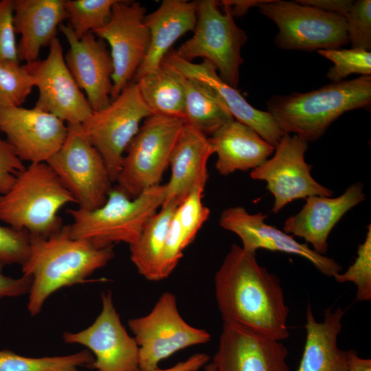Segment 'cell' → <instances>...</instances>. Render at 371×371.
<instances>
[{
  "label": "cell",
  "mask_w": 371,
  "mask_h": 371,
  "mask_svg": "<svg viewBox=\"0 0 371 371\" xmlns=\"http://www.w3.org/2000/svg\"><path fill=\"white\" fill-rule=\"evenodd\" d=\"M256 7L277 25L274 43L278 48L313 52L339 49L349 43L342 15L296 1L262 0Z\"/></svg>",
  "instance_id": "ba28073f"
},
{
  "label": "cell",
  "mask_w": 371,
  "mask_h": 371,
  "mask_svg": "<svg viewBox=\"0 0 371 371\" xmlns=\"http://www.w3.org/2000/svg\"><path fill=\"white\" fill-rule=\"evenodd\" d=\"M184 249L182 231L175 213L168 227L162 251L160 269L161 280L168 277L173 271Z\"/></svg>",
  "instance_id": "f35d334b"
},
{
  "label": "cell",
  "mask_w": 371,
  "mask_h": 371,
  "mask_svg": "<svg viewBox=\"0 0 371 371\" xmlns=\"http://www.w3.org/2000/svg\"><path fill=\"white\" fill-rule=\"evenodd\" d=\"M4 265L0 262V297H18L29 292L32 282L31 276L23 275L15 279L2 273Z\"/></svg>",
  "instance_id": "60d3db41"
},
{
  "label": "cell",
  "mask_w": 371,
  "mask_h": 371,
  "mask_svg": "<svg viewBox=\"0 0 371 371\" xmlns=\"http://www.w3.org/2000/svg\"><path fill=\"white\" fill-rule=\"evenodd\" d=\"M178 205L161 207L144 227L138 240L130 246L131 260L148 280H161V261L165 238Z\"/></svg>",
  "instance_id": "f1b7e54d"
},
{
  "label": "cell",
  "mask_w": 371,
  "mask_h": 371,
  "mask_svg": "<svg viewBox=\"0 0 371 371\" xmlns=\"http://www.w3.org/2000/svg\"><path fill=\"white\" fill-rule=\"evenodd\" d=\"M289 350L281 341L245 327L223 322L214 371H290Z\"/></svg>",
  "instance_id": "ac0fdd59"
},
{
  "label": "cell",
  "mask_w": 371,
  "mask_h": 371,
  "mask_svg": "<svg viewBox=\"0 0 371 371\" xmlns=\"http://www.w3.org/2000/svg\"><path fill=\"white\" fill-rule=\"evenodd\" d=\"M49 47L46 58L23 65L38 89L34 108L67 124H82L93 110L66 65L59 39L55 38Z\"/></svg>",
  "instance_id": "5bb4252c"
},
{
  "label": "cell",
  "mask_w": 371,
  "mask_h": 371,
  "mask_svg": "<svg viewBox=\"0 0 371 371\" xmlns=\"http://www.w3.org/2000/svg\"><path fill=\"white\" fill-rule=\"evenodd\" d=\"M370 104L371 76H361L305 93L273 96L267 106L284 133L310 142L319 139L344 113L368 109Z\"/></svg>",
  "instance_id": "3957f363"
},
{
  "label": "cell",
  "mask_w": 371,
  "mask_h": 371,
  "mask_svg": "<svg viewBox=\"0 0 371 371\" xmlns=\"http://www.w3.org/2000/svg\"><path fill=\"white\" fill-rule=\"evenodd\" d=\"M25 168L14 148L0 136V194L6 193Z\"/></svg>",
  "instance_id": "ab89813d"
},
{
  "label": "cell",
  "mask_w": 371,
  "mask_h": 371,
  "mask_svg": "<svg viewBox=\"0 0 371 371\" xmlns=\"http://www.w3.org/2000/svg\"><path fill=\"white\" fill-rule=\"evenodd\" d=\"M184 124L175 117H146L126 148L117 187L133 199L160 184Z\"/></svg>",
  "instance_id": "52a82bcc"
},
{
  "label": "cell",
  "mask_w": 371,
  "mask_h": 371,
  "mask_svg": "<svg viewBox=\"0 0 371 371\" xmlns=\"http://www.w3.org/2000/svg\"><path fill=\"white\" fill-rule=\"evenodd\" d=\"M267 215L262 212L251 214L242 206L229 207L220 215L219 225L236 234L241 240L242 247L255 253L258 249L294 254L311 262L322 274L333 277L342 267L333 258L315 252L305 243L277 227L268 225Z\"/></svg>",
  "instance_id": "e0dca14e"
},
{
  "label": "cell",
  "mask_w": 371,
  "mask_h": 371,
  "mask_svg": "<svg viewBox=\"0 0 371 371\" xmlns=\"http://www.w3.org/2000/svg\"><path fill=\"white\" fill-rule=\"evenodd\" d=\"M197 1L164 0L144 21L150 32L147 54L135 73L132 82L160 67L172 45L196 23Z\"/></svg>",
  "instance_id": "cb8c5ba5"
},
{
  "label": "cell",
  "mask_w": 371,
  "mask_h": 371,
  "mask_svg": "<svg viewBox=\"0 0 371 371\" xmlns=\"http://www.w3.org/2000/svg\"><path fill=\"white\" fill-rule=\"evenodd\" d=\"M345 311L341 307L325 309L317 322L309 304L306 311V341L297 371H348V350L338 346Z\"/></svg>",
  "instance_id": "d4e9b609"
},
{
  "label": "cell",
  "mask_w": 371,
  "mask_h": 371,
  "mask_svg": "<svg viewBox=\"0 0 371 371\" xmlns=\"http://www.w3.org/2000/svg\"><path fill=\"white\" fill-rule=\"evenodd\" d=\"M205 371H214L211 363H209L207 366H205Z\"/></svg>",
  "instance_id": "bcb514c9"
},
{
  "label": "cell",
  "mask_w": 371,
  "mask_h": 371,
  "mask_svg": "<svg viewBox=\"0 0 371 371\" xmlns=\"http://www.w3.org/2000/svg\"><path fill=\"white\" fill-rule=\"evenodd\" d=\"M76 203L47 162L30 164L0 194V221L32 236L47 237L63 226L60 209Z\"/></svg>",
  "instance_id": "5b68a950"
},
{
  "label": "cell",
  "mask_w": 371,
  "mask_h": 371,
  "mask_svg": "<svg viewBox=\"0 0 371 371\" xmlns=\"http://www.w3.org/2000/svg\"><path fill=\"white\" fill-rule=\"evenodd\" d=\"M365 200L361 182L351 184L337 197L308 196L301 210L285 221L283 231L303 238L315 252L324 255L333 228L345 214Z\"/></svg>",
  "instance_id": "44dd1931"
},
{
  "label": "cell",
  "mask_w": 371,
  "mask_h": 371,
  "mask_svg": "<svg viewBox=\"0 0 371 371\" xmlns=\"http://www.w3.org/2000/svg\"><path fill=\"white\" fill-rule=\"evenodd\" d=\"M141 96L153 114L185 118V93L182 75L161 64L136 82Z\"/></svg>",
  "instance_id": "4316f807"
},
{
  "label": "cell",
  "mask_w": 371,
  "mask_h": 371,
  "mask_svg": "<svg viewBox=\"0 0 371 371\" xmlns=\"http://www.w3.org/2000/svg\"><path fill=\"white\" fill-rule=\"evenodd\" d=\"M35 80L20 63H0V106H21Z\"/></svg>",
  "instance_id": "1f68e13d"
},
{
  "label": "cell",
  "mask_w": 371,
  "mask_h": 371,
  "mask_svg": "<svg viewBox=\"0 0 371 371\" xmlns=\"http://www.w3.org/2000/svg\"><path fill=\"white\" fill-rule=\"evenodd\" d=\"M261 1L262 0H225L221 1L219 4L227 6L230 9L234 16H240L247 13L251 7L256 6L257 4Z\"/></svg>",
  "instance_id": "ee69618b"
},
{
  "label": "cell",
  "mask_w": 371,
  "mask_h": 371,
  "mask_svg": "<svg viewBox=\"0 0 371 371\" xmlns=\"http://www.w3.org/2000/svg\"><path fill=\"white\" fill-rule=\"evenodd\" d=\"M128 324L139 346L140 371H153L174 353L211 339L207 331L190 326L182 318L176 297L169 291L160 296L148 315L130 319Z\"/></svg>",
  "instance_id": "8fae6325"
},
{
  "label": "cell",
  "mask_w": 371,
  "mask_h": 371,
  "mask_svg": "<svg viewBox=\"0 0 371 371\" xmlns=\"http://www.w3.org/2000/svg\"><path fill=\"white\" fill-rule=\"evenodd\" d=\"M0 131L21 161L47 162L61 147L67 124L36 108L0 106Z\"/></svg>",
  "instance_id": "2e32d148"
},
{
  "label": "cell",
  "mask_w": 371,
  "mask_h": 371,
  "mask_svg": "<svg viewBox=\"0 0 371 371\" xmlns=\"http://www.w3.org/2000/svg\"><path fill=\"white\" fill-rule=\"evenodd\" d=\"M152 115L137 83L131 82L107 106L93 111L81 124L85 135L102 156L113 183L117 181L124 153L141 122Z\"/></svg>",
  "instance_id": "9c48e42d"
},
{
  "label": "cell",
  "mask_w": 371,
  "mask_h": 371,
  "mask_svg": "<svg viewBox=\"0 0 371 371\" xmlns=\"http://www.w3.org/2000/svg\"><path fill=\"white\" fill-rule=\"evenodd\" d=\"M94 357L88 350L62 357L32 358L11 350H0V371H80L79 366L91 367Z\"/></svg>",
  "instance_id": "f546056e"
},
{
  "label": "cell",
  "mask_w": 371,
  "mask_h": 371,
  "mask_svg": "<svg viewBox=\"0 0 371 371\" xmlns=\"http://www.w3.org/2000/svg\"><path fill=\"white\" fill-rule=\"evenodd\" d=\"M69 48L65 56L66 65L93 110L97 111L111 102L113 65L106 42L89 32L78 38L71 26L61 24Z\"/></svg>",
  "instance_id": "d6986e66"
},
{
  "label": "cell",
  "mask_w": 371,
  "mask_h": 371,
  "mask_svg": "<svg viewBox=\"0 0 371 371\" xmlns=\"http://www.w3.org/2000/svg\"><path fill=\"white\" fill-rule=\"evenodd\" d=\"M217 155L218 172L227 176L252 170L265 163L275 148L251 128L234 120L209 137Z\"/></svg>",
  "instance_id": "484cf974"
},
{
  "label": "cell",
  "mask_w": 371,
  "mask_h": 371,
  "mask_svg": "<svg viewBox=\"0 0 371 371\" xmlns=\"http://www.w3.org/2000/svg\"><path fill=\"white\" fill-rule=\"evenodd\" d=\"M67 124L64 143L47 163L78 208L92 210L106 202L113 182L102 156L85 135L81 124Z\"/></svg>",
  "instance_id": "30bf717a"
},
{
  "label": "cell",
  "mask_w": 371,
  "mask_h": 371,
  "mask_svg": "<svg viewBox=\"0 0 371 371\" xmlns=\"http://www.w3.org/2000/svg\"><path fill=\"white\" fill-rule=\"evenodd\" d=\"M348 371H371V359L361 357L355 350H348Z\"/></svg>",
  "instance_id": "f6af8a7d"
},
{
  "label": "cell",
  "mask_w": 371,
  "mask_h": 371,
  "mask_svg": "<svg viewBox=\"0 0 371 371\" xmlns=\"http://www.w3.org/2000/svg\"><path fill=\"white\" fill-rule=\"evenodd\" d=\"M30 237V256L21 267L23 275L32 278L27 304L32 315L40 313L51 294L87 282L114 256L113 247L98 248L87 240L71 238L68 225L47 237Z\"/></svg>",
  "instance_id": "7a4b0ae2"
},
{
  "label": "cell",
  "mask_w": 371,
  "mask_h": 371,
  "mask_svg": "<svg viewBox=\"0 0 371 371\" xmlns=\"http://www.w3.org/2000/svg\"><path fill=\"white\" fill-rule=\"evenodd\" d=\"M161 64L175 69L185 77L195 78L208 85L235 120L254 129L274 148L286 134L270 113L252 106L237 89L223 81L210 61L203 60L199 64L192 63L179 57L175 51L170 50Z\"/></svg>",
  "instance_id": "ffe728a7"
},
{
  "label": "cell",
  "mask_w": 371,
  "mask_h": 371,
  "mask_svg": "<svg viewBox=\"0 0 371 371\" xmlns=\"http://www.w3.org/2000/svg\"><path fill=\"white\" fill-rule=\"evenodd\" d=\"M218 5L214 0L197 1L193 36L175 52L189 62L199 57L210 61L218 70L221 80L237 89L243 63L241 48L248 37L236 24L230 9L223 5L222 12Z\"/></svg>",
  "instance_id": "8992f818"
},
{
  "label": "cell",
  "mask_w": 371,
  "mask_h": 371,
  "mask_svg": "<svg viewBox=\"0 0 371 371\" xmlns=\"http://www.w3.org/2000/svg\"><path fill=\"white\" fill-rule=\"evenodd\" d=\"M345 18L348 42H350L352 48L370 52L371 1H354Z\"/></svg>",
  "instance_id": "d590c367"
},
{
  "label": "cell",
  "mask_w": 371,
  "mask_h": 371,
  "mask_svg": "<svg viewBox=\"0 0 371 371\" xmlns=\"http://www.w3.org/2000/svg\"><path fill=\"white\" fill-rule=\"evenodd\" d=\"M210 357L205 353H197L190 356L183 361H179L175 366L166 368H157L153 371H197L206 365Z\"/></svg>",
  "instance_id": "7bdbcfd3"
},
{
  "label": "cell",
  "mask_w": 371,
  "mask_h": 371,
  "mask_svg": "<svg viewBox=\"0 0 371 371\" xmlns=\"http://www.w3.org/2000/svg\"><path fill=\"white\" fill-rule=\"evenodd\" d=\"M30 240L27 231L0 225V262L22 266L30 256Z\"/></svg>",
  "instance_id": "8d00e7d4"
},
{
  "label": "cell",
  "mask_w": 371,
  "mask_h": 371,
  "mask_svg": "<svg viewBox=\"0 0 371 371\" xmlns=\"http://www.w3.org/2000/svg\"><path fill=\"white\" fill-rule=\"evenodd\" d=\"M182 80L186 124L209 137L234 120L221 98L208 85L183 75Z\"/></svg>",
  "instance_id": "83f0119b"
},
{
  "label": "cell",
  "mask_w": 371,
  "mask_h": 371,
  "mask_svg": "<svg viewBox=\"0 0 371 371\" xmlns=\"http://www.w3.org/2000/svg\"><path fill=\"white\" fill-rule=\"evenodd\" d=\"M297 3L346 17L354 1L351 0H299Z\"/></svg>",
  "instance_id": "b9f144b4"
},
{
  "label": "cell",
  "mask_w": 371,
  "mask_h": 371,
  "mask_svg": "<svg viewBox=\"0 0 371 371\" xmlns=\"http://www.w3.org/2000/svg\"><path fill=\"white\" fill-rule=\"evenodd\" d=\"M101 299L102 310L94 322L78 333H65L64 341L84 345L93 352L91 368L96 371H140L139 346L123 326L111 292L102 293Z\"/></svg>",
  "instance_id": "9a60e30c"
},
{
  "label": "cell",
  "mask_w": 371,
  "mask_h": 371,
  "mask_svg": "<svg viewBox=\"0 0 371 371\" xmlns=\"http://www.w3.org/2000/svg\"><path fill=\"white\" fill-rule=\"evenodd\" d=\"M333 278L339 283L352 282L357 287L356 300H371V225L369 224L364 242L358 245L357 257L345 272Z\"/></svg>",
  "instance_id": "836d02e7"
},
{
  "label": "cell",
  "mask_w": 371,
  "mask_h": 371,
  "mask_svg": "<svg viewBox=\"0 0 371 371\" xmlns=\"http://www.w3.org/2000/svg\"><path fill=\"white\" fill-rule=\"evenodd\" d=\"M13 0H0V63H20L13 23Z\"/></svg>",
  "instance_id": "74e56055"
},
{
  "label": "cell",
  "mask_w": 371,
  "mask_h": 371,
  "mask_svg": "<svg viewBox=\"0 0 371 371\" xmlns=\"http://www.w3.org/2000/svg\"><path fill=\"white\" fill-rule=\"evenodd\" d=\"M308 147V142L298 136L286 133L275 148L273 155L251 170V179L266 181L267 189L274 198L273 213H278L295 199L333 195L332 190L311 176L312 166L304 158Z\"/></svg>",
  "instance_id": "4fadbf2b"
},
{
  "label": "cell",
  "mask_w": 371,
  "mask_h": 371,
  "mask_svg": "<svg viewBox=\"0 0 371 371\" xmlns=\"http://www.w3.org/2000/svg\"><path fill=\"white\" fill-rule=\"evenodd\" d=\"M205 186H196L180 203L175 212L183 234L184 249L194 240L198 232L210 216L209 208L202 202Z\"/></svg>",
  "instance_id": "e575fe53"
},
{
  "label": "cell",
  "mask_w": 371,
  "mask_h": 371,
  "mask_svg": "<svg viewBox=\"0 0 371 371\" xmlns=\"http://www.w3.org/2000/svg\"><path fill=\"white\" fill-rule=\"evenodd\" d=\"M13 23L21 35L17 45L19 61L38 60L42 47L56 38L58 27L67 19L65 0H13Z\"/></svg>",
  "instance_id": "603a6c76"
},
{
  "label": "cell",
  "mask_w": 371,
  "mask_h": 371,
  "mask_svg": "<svg viewBox=\"0 0 371 371\" xmlns=\"http://www.w3.org/2000/svg\"><path fill=\"white\" fill-rule=\"evenodd\" d=\"M214 152L208 137L185 123L170 157L171 176L162 206L179 205L196 186H205L207 161Z\"/></svg>",
  "instance_id": "7402d4cb"
},
{
  "label": "cell",
  "mask_w": 371,
  "mask_h": 371,
  "mask_svg": "<svg viewBox=\"0 0 371 371\" xmlns=\"http://www.w3.org/2000/svg\"><path fill=\"white\" fill-rule=\"evenodd\" d=\"M317 52L334 63L326 75L333 82L342 81L352 74L361 76L371 74L370 52L352 47L323 49Z\"/></svg>",
  "instance_id": "d6a6232c"
},
{
  "label": "cell",
  "mask_w": 371,
  "mask_h": 371,
  "mask_svg": "<svg viewBox=\"0 0 371 371\" xmlns=\"http://www.w3.org/2000/svg\"><path fill=\"white\" fill-rule=\"evenodd\" d=\"M215 297L223 322L268 338L289 336V308L278 277L260 266L256 254L233 244L214 277Z\"/></svg>",
  "instance_id": "6da1fadb"
},
{
  "label": "cell",
  "mask_w": 371,
  "mask_h": 371,
  "mask_svg": "<svg viewBox=\"0 0 371 371\" xmlns=\"http://www.w3.org/2000/svg\"><path fill=\"white\" fill-rule=\"evenodd\" d=\"M146 11L139 2L117 0L109 21L92 32L111 47L113 65L111 100L132 82L147 54L150 32L144 21Z\"/></svg>",
  "instance_id": "7c38bea8"
},
{
  "label": "cell",
  "mask_w": 371,
  "mask_h": 371,
  "mask_svg": "<svg viewBox=\"0 0 371 371\" xmlns=\"http://www.w3.org/2000/svg\"><path fill=\"white\" fill-rule=\"evenodd\" d=\"M166 195V184L152 187L133 199L115 186L106 202L96 209L67 210L73 220L68 225L69 235L98 248L113 247L120 242L131 245L162 206Z\"/></svg>",
  "instance_id": "277c9868"
},
{
  "label": "cell",
  "mask_w": 371,
  "mask_h": 371,
  "mask_svg": "<svg viewBox=\"0 0 371 371\" xmlns=\"http://www.w3.org/2000/svg\"><path fill=\"white\" fill-rule=\"evenodd\" d=\"M117 0H67L65 8L69 25L80 38L109 21Z\"/></svg>",
  "instance_id": "4dcf8cb0"
}]
</instances>
